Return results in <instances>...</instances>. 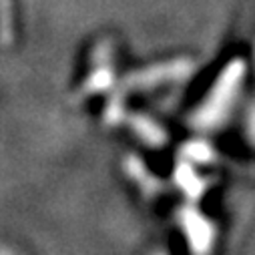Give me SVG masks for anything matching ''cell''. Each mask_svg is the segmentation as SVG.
<instances>
[{"mask_svg": "<svg viewBox=\"0 0 255 255\" xmlns=\"http://www.w3.org/2000/svg\"><path fill=\"white\" fill-rule=\"evenodd\" d=\"M243 75H245V62L241 58L231 60L223 69V73L219 75L217 83L213 85L207 101L197 109V113L191 119L195 129L211 131L229 117L233 101L239 91V85L243 81Z\"/></svg>", "mask_w": 255, "mask_h": 255, "instance_id": "1", "label": "cell"}, {"mask_svg": "<svg viewBox=\"0 0 255 255\" xmlns=\"http://www.w3.org/2000/svg\"><path fill=\"white\" fill-rule=\"evenodd\" d=\"M195 65L187 58H177V60H169L163 65H155L143 71H137L133 75L127 77L125 87L127 89H143V87H153V85H161V83H169V81H183L193 73Z\"/></svg>", "mask_w": 255, "mask_h": 255, "instance_id": "2", "label": "cell"}, {"mask_svg": "<svg viewBox=\"0 0 255 255\" xmlns=\"http://www.w3.org/2000/svg\"><path fill=\"white\" fill-rule=\"evenodd\" d=\"M177 217H179V223L187 235L191 249L197 251V253H205L211 249L213 237H215V229H213L211 221H207L195 207H183L177 213Z\"/></svg>", "mask_w": 255, "mask_h": 255, "instance_id": "3", "label": "cell"}, {"mask_svg": "<svg viewBox=\"0 0 255 255\" xmlns=\"http://www.w3.org/2000/svg\"><path fill=\"white\" fill-rule=\"evenodd\" d=\"M129 123H131V129L135 131V135H137L145 145H149V147H153V149L165 147L167 135H165V131L161 129V127H159L155 121H151V119L145 117V115H133V117L129 119Z\"/></svg>", "mask_w": 255, "mask_h": 255, "instance_id": "4", "label": "cell"}, {"mask_svg": "<svg viewBox=\"0 0 255 255\" xmlns=\"http://www.w3.org/2000/svg\"><path fill=\"white\" fill-rule=\"evenodd\" d=\"M125 169H127V173H129V177L143 189L145 195H157L159 191L163 189V183L157 177H153L147 171V167L137 157H129V159H127L125 161Z\"/></svg>", "mask_w": 255, "mask_h": 255, "instance_id": "5", "label": "cell"}, {"mask_svg": "<svg viewBox=\"0 0 255 255\" xmlns=\"http://www.w3.org/2000/svg\"><path fill=\"white\" fill-rule=\"evenodd\" d=\"M175 183L181 187V191L189 197V199H199L205 193V181L197 177V173L191 169V165L181 163L175 169Z\"/></svg>", "mask_w": 255, "mask_h": 255, "instance_id": "6", "label": "cell"}, {"mask_svg": "<svg viewBox=\"0 0 255 255\" xmlns=\"http://www.w3.org/2000/svg\"><path fill=\"white\" fill-rule=\"evenodd\" d=\"M99 69L87 79V83L83 85V95H93V93H101V91H107L111 85H113V79H115V75H113V69H111V65H109V60H105V62H99Z\"/></svg>", "mask_w": 255, "mask_h": 255, "instance_id": "7", "label": "cell"}, {"mask_svg": "<svg viewBox=\"0 0 255 255\" xmlns=\"http://www.w3.org/2000/svg\"><path fill=\"white\" fill-rule=\"evenodd\" d=\"M181 157L183 159H191V161H197V163H213L217 159L215 151L211 145L203 143V141H191L181 149Z\"/></svg>", "mask_w": 255, "mask_h": 255, "instance_id": "8", "label": "cell"}, {"mask_svg": "<svg viewBox=\"0 0 255 255\" xmlns=\"http://www.w3.org/2000/svg\"><path fill=\"white\" fill-rule=\"evenodd\" d=\"M0 40H12V0H0Z\"/></svg>", "mask_w": 255, "mask_h": 255, "instance_id": "9", "label": "cell"}, {"mask_svg": "<svg viewBox=\"0 0 255 255\" xmlns=\"http://www.w3.org/2000/svg\"><path fill=\"white\" fill-rule=\"evenodd\" d=\"M121 117H123V105L119 103V99H115V101L107 107V111H105V121H107L109 125H115V123L121 121Z\"/></svg>", "mask_w": 255, "mask_h": 255, "instance_id": "10", "label": "cell"}, {"mask_svg": "<svg viewBox=\"0 0 255 255\" xmlns=\"http://www.w3.org/2000/svg\"><path fill=\"white\" fill-rule=\"evenodd\" d=\"M247 135H249L251 143L255 145V105L247 113Z\"/></svg>", "mask_w": 255, "mask_h": 255, "instance_id": "11", "label": "cell"}]
</instances>
